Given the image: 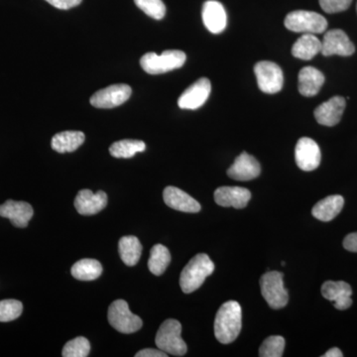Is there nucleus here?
Here are the masks:
<instances>
[{
  "instance_id": "20e7f679",
  "label": "nucleus",
  "mask_w": 357,
  "mask_h": 357,
  "mask_svg": "<svg viewBox=\"0 0 357 357\" xmlns=\"http://www.w3.org/2000/svg\"><path fill=\"white\" fill-rule=\"evenodd\" d=\"M185 54L180 50L164 51L161 55L147 53L142 56L140 65L150 75L164 74L171 70L180 69L185 62Z\"/></svg>"
},
{
  "instance_id": "c9c22d12",
  "label": "nucleus",
  "mask_w": 357,
  "mask_h": 357,
  "mask_svg": "<svg viewBox=\"0 0 357 357\" xmlns=\"http://www.w3.org/2000/svg\"><path fill=\"white\" fill-rule=\"evenodd\" d=\"M136 357H166L168 356V354L161 351V349H142V351H138L136 354Z\"/></svg>"
},
{
  "instance_id": "a211bd4d",
  "label": "nucleus",
  "mask_w": 357,
  "mask_h": 357,
  "mask_svg": "<svg viewBox=\"0 0 357 357\" xmlns=\"http://www.w3.org/2000/svg\"><path fill=\"white\" fill-rule=\"evenodd\" d=\"M251 199V192L245 188L220 187L215 190V201L223 208H243Z\"/></svg>"
},
{
  "instance_id": "473e14b6",
  "label": "nucleus",
  "mask_w": 357,
  "mask_h": 357,
  "mask_svg": "<svg viewBox=\"0 0 357 357\" xmlns=\"http://www.w3.org/2000/svg\"><path fill=\"white\" fill-rule=\"evenodd\" d=\"M352 0H319V6L326 13H337L347 10Z\"/></svg>"
},
{
  "instance_id": "bb28decb",
  "label": "nucleus",
  "mask_w": 357,
  "mask_h": 357,
  "mask_svg": "<svg viewBox=\"0 0 357 357\" xmlns=\"http://www.w3.org/2000/svg\"><path fill=\"white\" fill-rule=\"evenodd\" d=\"M171 262V255L169 249L162 244H156L150 252L148 268L152 274L160 276L166 271L167 267Z\"/></svg>"
},
{
  "instance_id": "423d86ee",
  "label": "nucleus",
  "mask_w": 357,
  "mask_h": 357,
  "mask_svg": "<svg viewBox=\"0 0 357 357\" xmlns=\"http://www.w3.org/2000/svg\"><path fill=\"white\" fill-rule=\"evenodd\" d=\"M284 275L281 272L271 271L263 275L260 279V287L263 298L270 307L282 309L288 304V292L284 287Z\"/></svg>"
},
{
  "instance_id": "4be33fe9",
  "label": "nucleus",
  "mask_w": 357,
  "mask_h": 357,
  "mask_svg": "<svg viewBox=\"0 0 357 357\" xmlns=\"http://www.w3.org/2000/svg\"><path fill=\"white\" fill-rule=\"evenodd\" d=\"M344 199L340 195L326 197L312 208V215L321 222H331L344 208Z\"/></svg>"
},
{
  "instance_id": "f3484780",
  "label": "nucleus",
  "mask_w": 357,
  "mask_h": 357,
  "mask_svg": "<svg viewBox=\"0 0 357 357\" xmlns=\"http://www.w3.org/2000/svg\"><path fill=\"white\" fill-rule=\"evenodd\" d=\"M261 173L259 162L246 152H243L227 170V175L236 181H250Z\"/></svg>"
},
{
  "instance_id": "6ab92c4d",
  "label": "nucleus",
  "mask_w": 357,
  "mask_h": 357,
  "mask_svg": "<svg viewBox=\"0 0 357 357\" xmlns=\"http://www.w3.org/2000/svg\"><path fill=\"white\" fill-rule=\"evenodd\" d=\"M31 204L26 202L6 201L0 206V217L8 218L16 227H26L33 217Z\"/></svg>"
},
{
  "instance_id": "393cba45",
  "label": "nucleus",
  "mask_w": 357,
  "mask_h": 357,
  "mask_svg": "<svg viewBox=\"0 0 357 357\" xmlns=\"http://www.w3.org/2000/svg\"><path fill=\"white\" fill-rule=\"evenodd\" d=\"M119 255L122 261L128 266H135L140 260L142 245L136 236H123L119 241Z\"/></svg>"
},
{
  "instance_id": "dca6fc26",
  "label": "nucleus",
  "mask_w": 357,
  "mask_h": 357,
  "mask_svg": "<svg viewBox=\"0 0 357 357\" xmlns=\"http://www.w3.org/2000/svg\"><path fill=\"white\" fill-rule=\"evenodd\" d=\"M345 109V98L333 96L328 102L321 103L314 110V117L321 126H335L342 119Z\"/></svg>"
},
{
  "instance_id": "5701e85b",
  "label": "nucleus",
  "mask_w": 357,
  "mask_h": 357,
  "mask_svg": "<svg viewBox=\"0 0 357 357\" xmlns=\"http://www.w3.org/2000/svg\"><path fill=\"white\" fill-rule=\"evenodd\" d=\"M86 140L82 131H63L52 138V148L58 153H70L76 151Z\"/></svg>"
},
{
  "instance_id": "72a5a7b5",
  "label": "nucleus",
  "mask_w": 357,
  "mask_h": 357,
  "mask_svg": "<svg viewBox=\"0 0 357 357\" xmlns=\"http://www.w3.org/2000/svg\"><path fill=\"white\" fill-rule=\"evenodd\" d=\"M46 1L49 2L51 6L56 7V8L67 10V9L79 6L82 0H46Z\"/></svg>"
},
{
  "instance_id": "39448f33",
  "label": "nucleus",
  "mask_w": 357,
  "mask_h": 357,
  "mask_svg": "<svg viewBox=\"0 0 357 357\" xmlns=\"http://www.w3.org/2000/svg\"><path fill=\"white\" fill-rule=\"evenodd\" d=\"M284 24L290 31L304 34H321L328 28V21L323 15L307 10H296L289 13Z\"/></svg>"
},
{
  "instance_id": "b1692460",
  "label": "nucleus",
  "mask_w": 357,
  "mask_h": 357,
  "mask_svg": "<svg viewBox=\"0 0 357 357\" xmlns=\"http://www.w3.org/2000/svg\"><path fill=\"white\" fill-rule=\"evenodd\" d=\"M321 50V41L314 34H304L292 47V55L301 60L309 61L316 57Z\"/></svg>"
},
{
  "instance_id": "2f4dec72",
  "label": "nucleus",
  "mask_w": 357,
  "mask_h": 357,
  "mask_svg": "<svg viewBox=\"0 0 357 357\" xmlns=\"http://www.w3.org/2000/svg\"><path fill=\"white\" fill-rule=\"evenodd\" d=\"M23 312L22 303L17 300L0 301V321H14L20 318Z\"/></svg>"
},
{
  "instance_id": "cd10ccee",
  "label": "nucleus",
  "mask_w": 357,
  "mask_h": 357,
  "mask_svg": "<svg viewBox=\"0 0 357 357\" xmlns=\"http://www.w3.org/2000/svg\"><path fill=\"white\" fill-rule=\"evenodd\" d=\"M145 149L146 145L143 141L124 139L114 142L109 147V152L115 158H131L136 153L145 151Z\"/></svg>"
},
{
  "instance_id": "7c9ffc66",
  "label": "nucleus",
  "mask_w": 357,
  "mask_h": 357,
  "mask_svg": "<svg viewBox=\"0 0 357 357\" xmlns=\"http://www.w3.org/2000/svg\"><path fill=\"white\" fill-rule=\"evenodd\" d=\"M136 6L153 20H163L166 6L162 0H134Z\"/></svg>"
},
{
  "instance_id": "1a4fd4ad",
  "label": "nucleus",
  "mask_w": 357,
  "mask_h": 357,
  "mask_svg": "<svg viewBox=\"0 0 357 357\" xmlns=\"http://www.w3.org/2000/svg\"><path fill=\"white\" fill-rule=\"evenodd\" d=\"M131 93L132 89L128 84H112L96 91L89 102L96 109H114L128 102Z\"/></svg>"
},
{
  "instance_id": "4c0bfd02",
  "label": "nucleus",
  "mask_w": 357,
  "mask_h": 357,
  "mask_svg": "<svg viewBox=\"0 0 357 357\" xmlns=\"http://www.w3.org/2000/svg\"><path fill=\"white\" fill-rule=\"evenodd\" d=\"M356 9H357V6H356Z\"/></svg>"
},
{
  "instance_id": "7ed1b4c3",
  "label": "nucleus",
  "mask_w": 357,
  "mask_h": 357,
  "mask_svg": "<svg viewBox=\"0 0 357 357\" xmlns=\"http://www.w3.org/2000/svg\"><path fill=\"white\" fill-rule=\"evenodd\" d=\"M182 326L177 319H167L157 333L155 342L159 349L174 356H183L187 352V344L181 337Z\"/></svg>"
},
{
  "instance_id": "9b49d317",
  "label": "nucleus",
  "mask_w": 357,
  "mask_h": 357,
  "mask_svg": "<svg viewBox=\"0 0 357 357\" xmlns=\"http://www.w3.org/2000/svg\"><path fill=\"white\" fill-rule=\"evenodd\" d=\"M296 163L301 170H316L321 164V154L318 143L309 137H302L298 141L295 149Z\"/></svg>"
},
{
  "instance_id": "f03ea898",
  "label": "nucleus",
  "mask_w": 357,
  "mask_h": 357,
  "mask_svg": "<svg viewBox=\"0 0 357 357\" xmlns=\"http://www.w3.org/2000/svg\"><path fill=\"white\" fill-rule=\"evenodd\" d=\"M215 271V264L204 253L195 256L183 269L180 286L183 292L190 294L198 290L204 280Z\"/></svg>"
},
{
  "instance_id": "c85d7f7f",
  "label": "nucleus",
  "mask_w": 357,
  "mask_h": 357,
  "mask_svg": "<svg viewBox=\"0 0 357 357\" xmlns=\"http://www.w3.org/2000/svg\"><path fill=\"white\" fill-rule=\"evenodd\" d=\"M285 349V340L280 335H272L263 342L259 349V356L281 357Z\"/></svg>"
},
{
  "instance_id": "0eeeda50",
  "label": "nucleus",
  "mask_w": 357,
  "mask_h": 357,
  "mask_svg": "<svg viewBox=\"0 0 357 357\" xmlns=\"http://www.w3.org/2000/svg\"><path fill=\"white\" fill-rule=\"evenodd\" d=\"M109 323L117 332L133 333L139 331L143 326L142 319L129 310L128 304L124 300H116L109 307Z\"/></svg>"
},
{
  "instance_id": "a878e982",
  "label": "nucleus",
  "mask_w": 357,
  "mask_h": 357,
  "mask_svg": "<svg viewBox=\"0 0 357 357\" xmlns=\"http://www.w3.org/2000/svg\"><path fill=\"white\" fill-rule=\"evenodd\" d=\"M102 274V266L96 259H82L72 267V275L77 280L93 281Z\"/></svg>"
},
{
  "instance_id": "6e6552de",
  "label": "nucleus",
  "mask_w": 357,
  "mask_h": 357,
  "mask_svg": "<svg viewBox=\"0 0 357 357\" xmlns=\"http://www.w3.org/2000/svg\"><path fill=\"white\" fill-rule=\"evenodd\" d=\"M256 79L260 91L265 93H279L283 88L284 76L281 68L269 61L257 63L255 67Z\"/></svg>"
},
{
  "instance_id": "ddd939ff",
  "label": "nucleus",
  "mask_w": 357,
  "mask_h": 357,
  "mask_svg": "<svg viewBox=\"0 0 357 357\" xmlns=\"http://www.w3.org/2000/svg\"><path fill=\"white\" fill-rule=\"evenodd\" d=\"M321 294L326 300L332 301L340 311H344L352 305V290L347 282L326 281L321 286Z\"/></svg>"
},
{
  "instance_id": "f704fd0d",
  "label": "nucleus",
  "mask_w": 357,
  "mask_h": 357,
  "mask_svg": "<svg viewBox=\"0 0 357 357\" xmlns=\"http://www.w3.org/2000/svg\"><path fill=\"white\" fill-rule=\"evenodd\" d=\"M344 248L351 252H357V232L349 234L345 237Z\"/></svg>"
},
{
  "instance_id": "e433bc0d",
  "label": "nucleus",
  "mask_w": 357,
  "mask_h": 357,
  "mask_svg": "<svg viewBox=\"0 0 357 357\" xmlns=\"http://www.w3.org/2000/svg\"><path fill=\"white\" fill-rule=\"evenodd\" d=\"M344 356V354H342V351L337 347H333L330 351L326 352L324 354L323 357H342Z\"/></svg>"
},
{
  "instance_id": "4468645a",
  "label": "nucleus",
  "mask_w": 357,
  "mask_h": 357,
  "mask_svg": "<svg viewBox=\"0 0 357 357\" xmlns=\"http://www.w3.org/2000/svg\"><path fill=\"white\" fill-rule=\"evenodd\" d=\"M107 196L105 192H93L91 190H82L75 199V208L82 215H93L107 206Z\"/></svg>"
},
{
  "instance_id": "2eb2a0df",
  "label": "nucleus",
  "mask_w": 357,
  "mask_h": 357,
  "mask_svg": "<svg viewBox=\"0 0 357 357\" xmlns=\"http://www.w3.org/2000/svg\"><path fill=\"white\" fill-rule=\"evenodd\" d=\"M202 16L206 29L213 34H220L227 27V13L222 4L217 0L204 2Z\"/></svg>"
},
{
  "instance_id": "aec40b11",
  "label": "nucleus",
  "mask_w": 357,
  "mask_h": 357,
  "mask_svg": "<svg viewBox=\"0 0 357 357\" xmlns=\"http://www.w3.org/2000/svg\"><path fill=\"white\" fill-rule=\"evenodd\" d=\"M163 199L167 206L183 213H199L202 208L198 201L192 198L187 192L172 185L164 190Z\"/></svg>"
},
{
  "instance_id": "412c9836",
  "label": "nucleus",
  "mask_w": 357,
  "mask_h": 357,
  "mask_svg": "<svg viewBox=\"0 0 357 357\" xmlns=\"http://www.w3.org/2000/svg\"><path fill=\"white\" fill-rule=\"evenodd\" d=\"M325 84L323 73L314 67H305L299 73V91L301 95L311 98L318 95Z\"/></svg>"
},
{
  "instance_id": "f8f14e48",
  "label": "nucleus",
  "mask_w": 357,
  "mask_h": 357,
  "mask_svg": "<svg viewBox=\"0 0 357 357\" xmlns=\"http://www.w3.org/2000/svg\"><path fill=\"white\" fill-rule=\"evenodd\" d=\"M211 91L210 79L202 77L189 86L178 98V105L182 109H198L208 100Z\"/></svg>"
},
{
  "instance_id": "9d476101",
  "label": "nucleus",
  "mask_w": 357,
  "mask_h": 357,
  "mask_svg": "<svg viewBox=\"0 0 357 357\" xmlns=\"http://www.w3.org/2000/svg\"><path fill=\"white\" fill-rule=\"evenodd\" d=\"M354 52H356V47L345 32L340 29H333L326 32L321 41V53L326 57L333 55L349 57Z\"/></svg>"
},
{
  "instance_id": "c756f323",
  "label": "nucleus",
  "mask_w": 357,
  "mask_h": 357,
  "mask_svg": "<svg viewBox=\"0 0 357 357\" xmlns=\"http://www.w3.org/2000/svg\"><path fill=\"white\" fill-rule=\"evenodd\" d=\"M91 351V344L86 337H79L70 340L63 349L64 357H86Z\"/></svg>"
},
{
  "instance_id": "f257e3e1",
  "label": "nucleus",
  "mask_w": 357,
  "mask_h": 357,
  "mask_svg": "<svg viewBox=\"0 0 357 357\" xmlns=\"http://www.w3.org/2000/svg\"><path fill=\"white\" fill-rule=\"evenodd\" d=\"M243 326V311L236 301L225 303L215 319V335L220 344H229L238 337Z\"/></svg>"
}]
</instances>
